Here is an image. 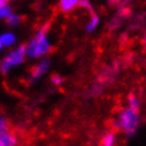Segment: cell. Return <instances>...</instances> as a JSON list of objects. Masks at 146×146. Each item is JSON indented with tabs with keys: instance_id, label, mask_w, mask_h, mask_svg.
<instances>
[{
	"instance_id": "cell-13",
	"label": "cell",
	"mask_w": 146,
	"mask_h": 146,
	"mask_svg": "<svg viewBox=\"0 0 146 146\" xmlns=\"http://www.w3.org/2000/svg\"><path fill=\"white\" fill-rule=\"evenodd\" d=\"M50 82H51V84H53L54 87H60L63 84V77L60 74H52L50 78Z\"/></svg>"
},
{
	"instance_id": "cell-9",
	"label": "cell",
	"mask_w": 146,
	"mask_h": 146,
	"mask_svg": "<svg viewBox=\"0 0 146 146\" xmlns=\"http://www.w3.org/2000/svg\"><path fill=\"white\" fill-rule=\"evenodd\" d=\"M115 141H116V134L114 131H108L102 137L100 146H114Z\"/></svg>"
},
{
	"instance_id": "cell-4",
	"label": "cell",
	"mask_w": 146,
	"mask_h": 146,
	"mask_svg": "<svg viewBox=\"0 0 146 146\" xmlns=\"http://www.w3.org/2000/svg\"><path fill=\"white\" fill-rule=\"evenodd\" d=\"M51 68V60L50 58H43V60L37 61L36 63L32 66L30 72H29V77H27V82L30 84H35L36 82H38L42 77L48 73Z\"/></svg>"
},
{
	"instance_id": "cell-17",
	"label": "cell",
	"mask_w": 146,
	"mask_h": 146,
	"mask_svg": "<svg viewBox=\"0 0 146 146\" xmlns=\"http://www.w3.org/2000/svg\"><path fill=\"white\" fill-rule=\"evenodd\" d=\"M144 42L146 43V32H145V35H144Z\"/></svg>"
},
{
	"instance_id": "cell-3",
	"label": "cell",
	"mask_w": 146,
	"mask_h": 146,
	"mask_svg": "<svg viewBox=\"0 0 146 146\" xmlns=\"http://www.w3.org/2000/svg\"><path fill=\"white\" fill-rule=\"evenodd\" d=\"M26 58H27L26 46L17 45L14 48L6 51V53L3 56L1 62H0V71H1L3 74H6L10 71L24 64Z\"/></svg>"
},
{
	"instance_id": "cell-14",
	"label": "cell",
	"mask_w": 146,
	"mask_h": 146,
	"mask_svg": "<svg viewBox=\"0 0 146 146\" xmlns=\"http://www.w3.org/2000/svg\"><path fill=\"white\" fill-rule=\"evenodd\" d=\"M79 8L87 10L89 14L96 13V11H94V9H93V4H92V1H90V0H82V1H81V6H79Z\"/></svg>"
},
{
	"instance_id": "cell-7",
	"label": "cell",
	"mask_w": 146,
	"mask_h": 146,
	"mask_svg": "<svg viewBox=\"0 0 146 146\" xmlns=\"http://www.w3.org/2000/svg\"><path fill=\"white\" fill-rule=\"evenodd\" d=\"M17 144H19L17 136L11 130L0 133V146H17Z\"/></svg>"
},
{
	"instance_id": "cell-5",
	"label": "cell",
	"mask_w": 146,
	"mask_h": 146,
	"mask_svg": "<svg viewBox=\"0 0 146 146\" xmlns=\"http://www.w3.org/2000/svg\"><path fill=\"white\" fill-rule=\"evenodd\" d=\"M17 46V36L13 31H4L0 35V50H11Z\"/></svg>"
},
{
	"instance_id": "cell-16",
	"label": "cell",
	"mask_w": 146,
	"mask_h": 146,
	"mask_svg": "<svg viewBox=\"0 0 146 146\" xmlns=\"http://www.w3.org/2000/svg\"><path fill=\"white\" fill-rule=\"evenodd\" d=\"M11 1H13V0H0V5H8Z\"/></svg>"
},
{
	"instance_id": "cell-1",
	"label": "cell",
	"mask_w": 146,
	"mask_h": 146,
	"mask_svg": "<svg viewBox=\"0 0 146 146\" xmlns=\"http://www.w3.org/2000/svg\"><path fill=\"white\" fill-rule=\"evenodd\" d=\"M27 60L40 61L47 58L50 52L52 51V41H51L50 34L47 27H41L31 36L26 45Z\"/></svg>"
},
{
	"instance_id": "cell-12",
	"label": "cell",
	"mask_w": 146,
	"mask_h": 146,
	"mask_svg": "<svg viewBox=\"0 0 146 146\" xmlns=\"http://www.w3.org/2000/svg\"><path fill=\"white\" fill-rule=\"evenodd\" d=\"M126 104L130 105V107H134V108H139L140 109V100L139 98L135 96V94H129L126 98Z\"/></svg>"
},
{
	"instance_id": "cell-8",
	"label": "cell",
	"mask_w": 146,
	"mask_h": 146,
	"mask_svg": "<svg viewBox=\"0 0 146 146\" xmlns=\"http://www.w3.org/2000/svg\"><path fill=\"white\" fill-rule=\"evenodd\" d=\"M100 25V17L97 13H93V14H89V19L87 20V23L84 25V30L87 34H93L98 30Z\"/></svg>"
},
{
	"instance_id": "cell-6",
	"label": "cell",
	"mask_w": 146,
	"mask_h": 146,
	"mask_svg": "<svg viewBox=\"0 0 146 146\" xmlns=\"http://www.w3.org/2000/svg\"><path fill=\"white\" fill-rule=\"evenodd\" d=\"M82 0H58V10L63 14L72 13L81 6Z\"/></svg>"
},
{
	"instance_id": "cell-10",
	"label": "cell",
	"mask_w": 146,
	"mask_h": 146,
	"mask_svg": "<svg viewBox=\"0 0 146 146\" xmlns=\"http://www.w3.org/2000/svg\"><path fill=\"white\" fill-rule=\"evenodd\" d=\"M14 13H15V11H14L13 6L10 4H8V5H0V19H1V20L6 21Z\"/></svg>"
},
{
	"instance_id": "cell-2",
	"label": "cell",
	"mask_w": 146,
	"mask_h": 146,
	"mask_svg": "<svg viewBox=\"0 0 146 146\" xmlns=\"http://www.w3.org/2000/svg\"><path fill=\"white\" fill-rule=\"evenodd\" d=\"M139 124H140V109L126 104L118 111L113 121V126L115 130L121 131L126 135H133L137 130Z\"/></svg>"
},
{
	"instance_id": "cell-11",
	"label": "cell",
	"mask_w": 146,
	"mask_h": 146,
	"mask_svg": "<svg viewBox=\"0 0 146 146\" xmlns=\"http://www.w3.org/2000/svg\"><path fill=\"white\" fill-rule=\"evenodd\" d=\"M21 21H23V17H21L17 13H14L13 15L5 21V23L9 27H17L21 24Z\"/></svg>"
},
{
	"instance_id": "cell-15",
	"label": "cell",
	"mask_w": 146,
	"mask_h": 146,
	"mask_svg": "<svg viewBox=\"0 0 146 146\" xmlns=\"http://www.w3.org/2000/svg\"><path fill=\"white\" fill-rule=\"evenodd\" d=\"M6 130H10L9 123L5 116H1V118H0V133H1V131H6Z\"/></svg>"
}]
</instances>
